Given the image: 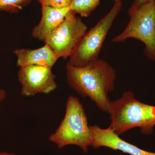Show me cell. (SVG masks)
Returning a JSON list of instances; mask_svg holds the SVG:
<instances>
[{"label": "cell", "instance_id": "cell-5", "mask_svg": "<svg viewBox=\"0 0 155 155\" xmlns=\"http://www.w3.org/2000/svg\"><path fill=\"white\" fill-rule=\"evenodd\" d=\"M122 7L121 2L115 3L110 11L87 31L69 57V64L80 67L98 59L106 37Z\"/></svg>", "mask_w": 155, "mask_h": 155}, {"label": "cell", "instance_id": "cell-7", "mask_svg": "<svg viewBox=\"0 0 155 155\" xmlns=\"http://www.w3.org/2000/svg\"><path fill=\"white\" fill-rule=\"evenodd\" d=\"M52 68L44 66L28 65L19 67L17 73L22 88V96H34L39 94H49L58 85Z\"/></svg>", "mask_w": 155, "mask_h": 155}, {"label": "cell", "instance_id": "cell-14", "mask_svg": "<svg viewBox=\"0 0 155 155\" xmlns=\"http://www.w3.org/2000/svg\"><path fill=\"white\" fill-rule=\"evenodd\" d=\"M155 1V0H134V2L131 6L134 7H138V6L141 5L145 3Z\"/></svg>", "mask_w": 155, "mask_h": 155}, {"label": "cell", "instance_id": "cell-11", "mask_svg": "<svg viewBox=\"0 0 155 155\" xmlns=\"http://www.w3.org/2000/svg\"><path fill=\"white\" fill-rule=\"evenodd\" d=\"M101 0H72L70 11L81 17H87L100 5Z\"/></svg>", "mask_w": 155, "mask_h": 155}, {"label": "cell", "instance_id": "cell-10", "mask_svg": "<svg viewBox=\"0 0 155 155\" xmlns=\"http://www.w3.org/2000/svg\"><path fill=\"white\" fill-rule=\"evenodd\" d=\"M14 53L17 58V67H19L36 65L52 68L59 59L49 46L47 44L35 50L17 49L14 50Z\"/></svg>", "mask_w": 155, "mask_h": 155}, {"label": "cell", "instance_id": "cell-6", "mask_svg": "<svg viewBox=\"0 0 155 155\" xmlns=\"http://www.w3.org/2000/svg\"><path fill=\"white\" fill-rule=\"evenodd\" d=\"M87 26L75 14L69 11L64 21L45 41L58 58H69L87 31Z\"/></svg>", "mask_w": 155, "mask_h": 155}, {"label": "cell", "instance_id": "cell-2", "mask_svg": "<svg viewBox=\"0 0 155 155\" xmlns=\"http://www.w3.org/2000/svg\"><path fill=\"white\" fill-rule=\"evenodd\" d=\"M108 113L111 120L110 127L118 135L136 127L143 134L153 133L155 106L139 101L132 92H125L121 97L110 101Z\"/></svg>", "mask_w": 155, "mask_h": 155}, {"label": "cell", "instance_id": "cell-12", "mask_svg": "<svg viewBox=\"0 0 155 155\" xmlns=\"http://www.w3.org/2000/svg\"><path fill=\"white\" fill-rule=\"evenodd\" d=\"M31 0H0V11L16 14L28 5Z\"/></svg>", "mask_w": 155, "mask_h": 155}, {"label": "cell", "instance_id": "cell-17", "mask_svg": "<svg viewBox=\"0 0 155 155\" xmlns=\"http://www.w3.org/2000/svg\"><path fill=\"white\" fill-rule=\"evenodd\" d=\"M121 1L122 0H114V2H115V3L119 2H121Z\"/></svg>", "mask_w": 155, "mask_h": 155}, {"label": "cell", "instance_id": "cell-3", "mask_svg": "<svg viewBox=\"0 0 155 155\" xmlns=\"http://www.w3.org/2000/svg\"><path fill=\"white\" fill-rule=\"evenodd\" d=\"M49 140L59 149L68 145L77 146L86 153L89 147H91L90 126L83 106L76 97L70 96L68 98L64 119Z\"/></svg>", "mask_w": 155, "mask_h": 155}, {"label": "cell", "instance_id": "cell-1", "mask_svg": "<svg viewBox=\"0 0 155 155\" xmlns=\"http://www.w3.org/2000/svg\"><path fill=\"white\" fill-rule=\"evenodd\" d=\"M69 87L82 97H88L104 112L109 110L110 92L115 89L116 73L107 61L98 59L82 67L66 65Z\"/></svg>", "mask_w": 155, "mask_h": 155}, {"label": "cell", "instance_id": "cell-16", "mask_svg": "<svg viewBox=\"0 0 155 155\" xmlns=\"http://www.w3.org/2000/svg\"><path fill=\"white\" fill-rule=\"evenodd\" d=\"M0 155H16L13 153L7 152H0Z\"/></svg>", "mask_w": 155, "mask_h": 155}, {"label": "cell", "instance_id": "cell-8", "mask_svg": "<svg viewBox=\"0 0 155 155\" xmlns=\"http://www.w3.org/2000/svg\"><path fill=\"white\" fill-rule=\"evenodd\" d=\"M92 143L94 148L106 147L115 150H119L130 155H155V153L147 151L123 140L110 127L101 128L97 126H90Z\"/></svg>", "mask_w": 155, "mask_h": 155}, {"label": "cell", "instance_id": "cell-4", "mask_svg": "<svg viewBox=\"0 0 155 155\" xmlns=\"http://www.w3.org/2000/svg\"><path fill=\"white\" fill-rule=\"evenodd\" d=\"M130 20L123 31L113 38L115 43L134 38L144 45V52L150 60L155 61V1L138 7H130Z\"/></svg>", "mask_w": 155, "mask_h": 155}, {"label": "cell", "instance_id": "cell-15", "mask_svg": "<svg viewBox=\"0 0 155 155\" xmlns=\"http://www.w3.org/2000/svg\"><path fill=\"white\" fill-rule=\"evenodd\" d=\"M6 97V92L5 91L0 88V107L2 102L5 99Z\"/></svg>", "mask_w": 155, "mask_h": 155}, {"label": "cell", "instance_id": "cell-9", "mask_svg": "<svg viewBox=\"0 0 155 155\" xmlns=\"http://www.w3.org/2000/svg\"><path fill=\"white\" fill-rule=\"evenodd\" d=\"M69 11V8H58L41 6V19L32 29L34 38L45 42L50 34L64 21Z\"/></svg>", "mask_w": 155, "mask_h": 155}, {"label": "cell", "instance_id": "cell-13", "mask_svg": "<svg viewBox=\"0 0 155 155\" xmlns=\"http://www.w3.org/2000/svg\"><path fill=\"white\" fill-rule=\"evenodd\" d=\"M41 6H48L58 8H69L72 0H38Z\"/></svg>", "mask_w": 155, "mask_h": 155}]
</instances>
